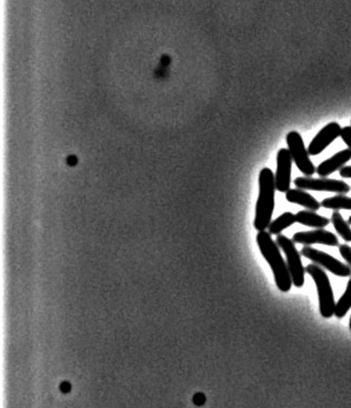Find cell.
Segmentation results:
<instances>
[{
	"mask_svg": "<svg viewBox=\"0 0 351 408\" xmlns=\"http://www.w3.org/2000/svg\"><path fill=\"white\" fill-rule=\"evenodd\" d=\"M278 246L284 251L287 258V266L291 276L292 284L296 288H303L305 284L306 268H303L300 253L296 248L295 242L290 240L286 235L279 234L277 237Z\"/></svg>",
	"mask_w": 351,
	"mask_h": 408,
	"instance_id": "4",
	"label": "cell"
},
{
	"mask_svg": "<svg viewBox=\"0 0 351 408\" xmlns=\"http://www.w3.org/2000/svg\"><path fill=\"white\" fill-rule=\"evenodd\" d=\"M292 158L288 149H280L277 153V171L274 174V183L278 191H289L291 184Z\"/></svg>",
	"mask_w": 351,
	"mask_h": 408,
	"instance_id": "8",
	"label": "cell"
},
{
	"mask_svg": "<svg viewBox=\"0 0 351 408\" xmlns=\"http://www.w3.org/2000/svg\"><path fill=\"white\" fill-rule=\"evenodd\" d=\"M276 190L274 172L269 168L262 169L259 174V196L254 221L255 229L259 232L266 231L272 223Z\"/></svg>",
	"mask_w": 351,
	"mask_h": 408,
	"instance_id": "2",
	"label": "cell"
},
{
	"mask_svg": "<svg viewBox=\"0 0 351 408\" xmlns=\"http://www.w3.org/2000/svg\"><path fill=\"white\" fill-rule=\"evenodd\" d=\"M351 309V278L349 280L348 284H347L346 291H345L344 295L341 296L339 301L336 304V310H335V315L338 319H342V317H346V314L348 313L349 310Z\"/></svg>",
	"mask_w": 351,
	"mask_h": 408,
	"instance_id": "17",
	"label": "cell"
},
{
	"mask_svg": "<svg viewBox=\"0 0 351 408\" xmlns=\"http://www.w3.org/2000/svg\"><path fill=\"white\" fill-rule=\"evenodd\" d=\"M296 215H292L291 212H285L284 215L274 220L268 227V232L272 235H279L284 230L288 229L292 225H295Z\"/></svg>",
	"mask_w": 351,
	"mask_h": 408,
	"instance_id": "14",
	"label": "cell"
},
{
	"mask_svg": "<svg viewBox=\"0 0 351 408\" xmlns=\"http://www.w3.org/2000/svg\"><path fill=\"white\" fill-rule=\"evenodd\" d=\"M339 252L351 268V248L349 245H339Z\"/></svg>",
	"mask_w": 351,
	"mask_h": 408,
	"instance_id": "18",
	"label": "cell"
},
{
	"mask_svg": "<svg viewBox=\"0 0 351 408\" xmlns=\"http://www.w3.org/2000/svg\"><path fill=\"white\" fill-rule=\"evenodd\" d=\"M286 199L290 203L298 204L301 207L306 208L311 211H318L321 208V203H319L311 194L301 189H291L286 192Z\"/></svg>",
	"mask_w": 351,
	"mask_h": 408,
	"instance_id": "12",
	"label": "cell"
},
{
	"mask_svg": "<svg viewBox=\"0 0 351 408\" xmlns=\"http://www.w3.org/2000/svg\"><path fill=\"white\" fill-rule=\"evenodd\" d=\"M286 140H287L288 150L297 168L306 176H313L316 172V168L313 161L311 160V154L306 149L303 137L297 131H290Z\"/></svg>",
	"mask_w": 351,
	"mask_h": 408,
	"instance_id": "5",
	"label": "cell"
},
{
	"mask_svg": "<svg viewBox=\"0 0 351 408\" xmlns=\"http://www.w3.org/2000/svg\"><path fill=\"white\" fill-rule=\"evenodd\" d=\"M296 221L300 225H306V227L323 229V227H328L331 220L321 217L318 213H316L315 211L303 210V211L298 212L297 215H296Z\"/></svg>",
	"mask_w": 351,
	"mask_h": 408,
	"instance_id": "13",
	"label": "cell"
},
{
	"mask_svg": "<svg viewBox=\"0 0 351 408\" xmlns=\"http://www.w3.org/2000/svg\"><path fill=\"white\" fill-rule=\"evenodd\" d=\"M60 390H62V393L67 394L69 393L70 390H72V385H70L69 382H62L60 384Z\"/></svg>",
	"mask_w": 351,
	"mask_h": 408,
	"instance_id": "22",
	"label": "cell"
},
{
	"mask_svg": "<svg viewBox=\"0 0 351 408\" xmlns=\"http://www.w3.org/2000/svg\"><path fill=\"white\" fill-rule=\"evenodd\" d=\"M306 272L315 280L318 292L319 309L321 314L325 319H330L335 315L336 310V301L333 296V288H331L330 280L323 268L317 264H309L306 268Z\"/></svg>",
	"mask_w": 351,
	"mask_h": 408,
	"instance_id": "3",
	"label": "cell"
},
{
	"mask_svg": "<svg viewBox=\"0 0 351 408\" xmlns=\"http://www.w3.org/2000/svg\"><path fill=\"white\" fill-rule=\"evenodd\" d=\"M351 160V150L350 149H345V150L339 151L336 154H333L331 158L327 159L319 164L316 168V172L318 174L321 178H327L330 176L333 172L338 171L341 168L346 166L347 162Z\"/></svg>",
	"mask_w": 351,
	"mask_h": 408,
	"instance_id": "11",
	"label": "cell"
},
{
	"mask_svg": "<svg viewBox=\"0 0 351 408\" xmlns=\"http://www.w3.org/2000/svg\"><path fill=\"white\" fill-rule=\"evenodd\" d=\"M340 138L346 143L348 148L351 150V125L345 127L341 129Z\"/></svg>",
	"mask_w": 351,
	"mask_h": 408,
	"instance_id": "19",
	"label": "cell"
},
{
	"mask_svg": "<svg viewBox=\"0 0 351 408\" xmlns=\"http://www.w3.org/2000/svg\"><path fill=\"white\" fill-rule=\"evenodd\" d=\"M257 243L264 260L272 268L274 276V282L280 291H290L292 285L291 276L287 263L282 258L277 242L272 240V234L266 231H260L257 234Z\"/></svg>",
	"mask_w": 351,
	"mask_h": 408,
	"instance_id": "1",
	"label": "cell"
},
{
	"mask_svg": "<svg viewBox=\"0 0 351 408\" xmlns=\"http://www.w3.org/2000/svg\"><path fill=\"white\" fill-rule=\"evenodd\" d=\"M301 255L306 259H309L311 262L315 263L321 268L329 271L330 273L335 274V276H340V278L351 276L350 266L344 264V263L337 260L336 258H333L323 251L311 248V245L303 246V250H301Z\"/></svg>",
	"mask_w": 351,
	"mask_h": 408,
	"instance_id": "6",
	"label": "cell"
},
{
	"mask_svg": "<svg viewBox=\"0 0 351 408\" xmlns=\"http://www.w3.org/2000/svg\"><path fill=\"white\" fill-rule=\"evenodd\" d=\"M331 222L336 229L337 233L344 239L346 242H351V227L347 221H345L340 212L335 211L331 217Z\"/></svg>",
	"mask_w": 351,
	"mask_h": 408,
	"instance_id": "16",
	"label": "cell"
},
{
	"mask_svg": "<svg viewBox=\"0 0 351 408\" xmlns=\"http://www.w3.org/2000/svg\"><path fill=\"white\" fill-rule=\"evenodd\" d=\"M292 241L303 245L323 244L327 246H339L338 237L323 229L295 233L292 237Z\"/></svg>",
	"mask_w": 351,
	"mask_h": 408,
	"instance_id": "10",
	"label": "cell"
},
{
	"mask_svg": "<svg viewBox=\"0 0 351 408\" xmlns=\"http://www.w3.org/2000/svg\"><path fill=\"white\" fill-rule=\"evenodd\" d=\"M340 125L337 123H330L319 131L318 135L311 140L308 147V153L311 156H318L327 147L330 146L333 141L340 137Z\"/></svg>",
	"mask_w": 351,
	"mask_h": 408,
	"instance_id": "9",
	"label": "cell"
},
{
	"mask_svg": "<svg viewBox=\"0 0 351 408\" xmlns=\"http://www.w3.org/2000/svg\"><path fill=\"white\" fill-rule=\"evenodd\" d=\"M294 184L298 189L309 191L333 192L337 194H347L350 191V186L346 182L335 178H313V176H299L295 178Z\"/></svg>",
	"mask_w": 351,
	"mask_h": 408,
	"instance_id": "7",
	"label": "cell"
},
{
	"mask_svg": "<svg viewBox=\"0 0 351 408\" xmlns=\"http://www.w3.org/2000/svg\"><path fill=\"white\" fill-rule=\"evenodd\" d=\"M348 223H349V225H351V215H350V217H349Z\"/></svg>",
	"mask_w": 351,
	"mask_h": 408,
	"instance_id": "23",
	"label": "cell"
},
{
	"mask_svg": "<svg viewBox=\"0 0 351 408\" xmlns=\"http://www.w3.org/2000/svg\"><path fill=\"white\" fill-rule=\"evenodd\" d=\"M349 327H350V331H351V317H350V322H349Z\"/></svg>",
	"mask_w": 351,
	"mask_h": 408,
	"instance_id": "24",
	"label": "cell"
},
{
	"mask_svg": "<svg viewBox=\"0 0 351 408\" xmlns=\"http://www.w3.org/2000/svg\"><path fill=\"white\" fill-rule=\"evenodd\" d=\"M205 402H206V397L205 395H204V394L198 393L196 394L195 396H194V403H195L196 405L198 406L204 405V404H205Z\"/></svg>",
	"mask_w": 351,
	"mask_h": 408,
	"instance_id": "21",
	"label": "cell"
},
{
	"mask_svg": "<svg viewBox=\"0 0 351 408\" xmlns=\"http://www.w3.org/2000/svg\"><path fill=\"white\" fill-rule=\"evenodd\" d=\"M341 178H351V166H345L339 170Z\"/></svg>",
	"mask_w": 351,
	"mask_h": 408,
	"instance_id": "20",
	"label": "cell"
},
{
	"mask_svg": "<svg viewBox=\"0 0 351 408\" xmlns=\"http://www.w3.org/2000/svg\"><path fill=\"white\" fill-rule=\"evenodd\" d=\"M321 207L325 209L351 210V198L346 197V194H338L336 197L327 198L321 202Z\"/></svg>",
	"mask_w": 351,
	"mask_h": 408,
	"instance_id": "15",
	"label": "cell"
}]
</instances>
